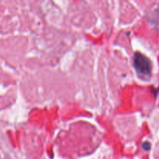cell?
<instances>
[{"instance_id":"cell-2","label":"cell","mask_w":159,"mask_h":159,"mask_svg":"<svg viewBox=\"0 0 159 159\" xmlns=\"http://www.w3.org/2000/svg\"><path fill=\"white\" fill-rule=\"evenodd\" d=\"M142 148L144 149V151H149L151 148V144L148 142H144L142 144Z\"/></svg>"},{"instance_id":"cell-1","label":"cell","mask_w":159,"mask_h":159,"mask_svg":"<svg viewBox=\"0 0 159 159\" xmlns=\"http://www.w3.org/2000/svg\"><path fill=\"white\" fill-rule=\"evenodd\" d=\"M134 67L139 76L148 79L152 74V62L144 54L139 52L135 53L134 57Z\"/></svg>"}]
</instances>
